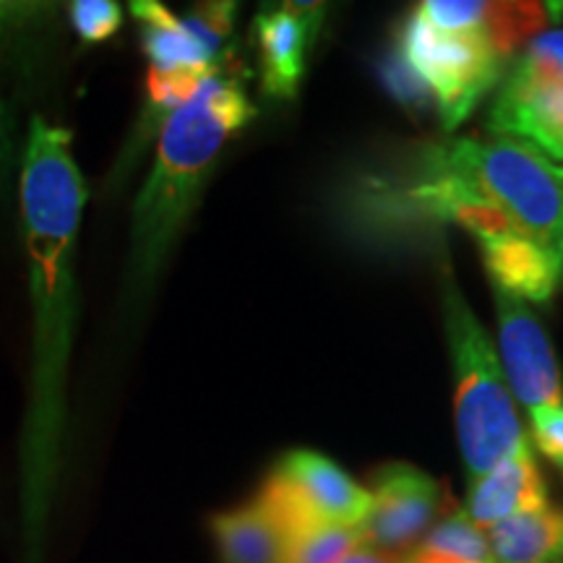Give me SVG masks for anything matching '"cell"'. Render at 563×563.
<instances>
[{
    "label": "cell",
    "mask_w": 563,
    "mask_h": 563,
    "mask_svg": "<svg viewBox=\"0 0 563 563\" xmlns=\"http://www.w3.org/2000/svg\"><path fill=\"white\" fill-rule=\"evenodd\" d=\"M87 201L89 188L74 157V133L34 115L24 133L19 175V230L32 308L30 378L19 443L24 563H42L60 477L70 355L81 313L76 272Z\"/></svg>",
    "instance_id": "1"
},
{
    "label": "cell",
    "mask_w": 563,
    "mask_h": 563,
    "mask_svg": "<svg viewBox=\"0 0 563 563\" xmlns=\"http://www.w3.org/2000/svg\"><path fill=\"white\" fill-rule=\"evenodd\" d=\"M245 74L232 63L214 68L186 104L173 112L154 144V159L131 207L115 311L129 332L150 311L173 251L191 222L228 141L253 121Z\"/></svg>",
    "instance_id": "2"
},
{
    "label": "cell",
    "mask_w": 563,
    "mask_h": 563,
    "mask_svg": "<svg viewBox=\"0 0 563 563\" xmlns=\"http://www.w3.org/2000/svg\"><path fill=\"white\" fill-rule=\"evenodd\" d=\"M449 173L496 207L511 228L563 266V165L530 141L493 133L433 144Z\"/></svg>",
    "instance_id": "3"
},
{
    "label": "cell",
    "mask_w": 563,
    "mask_h": 563,
    "mask_svg": "<svg viewBox=\"0 0 563 563\" xmlns=\"http://www.w3.org/2000/svg\"><path fill=\"white\" fill-rule=\"evenodd\" d=\"M441 308L452 352L456 439L464 473L473 483L530 439L496 350L449 272L441 279Z\"/></svg>",
    "instance_id": "4"
},
{
    "label": "cell",
    "mask_w": 563,
    "mask_h": 563,
    "mask_svg": "<svg viewBox=\"0 0 563 563\" xmlns=\"http://www.w3.org/2000/svg\"><path fill=\"white\" fill-rule=\"evenodd\" d=\"M394 42L433 91L446 131H454L504 76V60L483 30H439L418 9L402 21Z\"/></svg>",
    "instance_id": "5"
},
{
    "label": "cell",
    "mask_w": 563,
    "mask_h": 563,
    "mask_svg": "<svg viewBox=\"0 0 563 563\" xmlns=\"http://www.w3.org/2000/svg\"><path fill=\"white\" fill-rule=\"evenodd\" d=\"M258 498L292 540L319 527H361L373 504L368 488L313 449H292L282 456Z\"/></svg>",
    "instance_id": "6"
},
{
    "label": "cell",
    "mask_w": 563,
    "mask_h": 563,
    "mask_svg": "<svg viewBox=\"0 0 563 563\" xmlns=\"http://www.w3.org/2000/svg\"><path fill=\"white\" fill-rule=\"evenodd\" d=\"M488 125L530 141L555 162H563V32L540 34L511 68L493 102Z\"/></svg>",
    "instance_id": "7"
},
{
    "label": "cell",
    "mask_w": 563,
    "mask_h": 563,
    "mask_svg": "<svg viewBox=\"0 0 563 563\" xmlns=\"http://www.w3.org/2000/svg\"><path fill=\"white\" fill-rule=\"evenodd\" d=\"M371 511L361 525L363 545L399 555L433 530L441 506L439 481L407 462H391L376 470L371 485Z\"/></svg>",
    "instance_id": "8"
},
{
    "label": "cell",
    "mask_w": 563,
    "mask_h": 563,
    "mask_svg": "<svg viewBox=\"0 0 563 563\" xmlns=\"http://www.w3.org/2000/svg\"><path fill=\"white\" fill-rule=\"evenodd\" d=\"M493 300L498 313L501 368L514 402H522L530 415L548 407H563L559 361L543 323L525 300L514 298L501 287H493Z\"/></svg>",
    "instance_id": "9"
},
{
    "label": "cell",
    "mask_w": 563,
    "mask_h": 563,
    "mask_svg": "<svg viewBox=\"0 0 563 563\" xmlns=\"http://www.w3.org/2000/svg\"><path fill=\"white\" fill-rule=\"evenodd\" d=\"M323 16V3H277L256 11L251 37L256 45L264 97L277 102L295 100L306 79L308 53L319 37Z\"/></svg>",
    "instance_id": "10"
},
{
    "label": "cell",
    "mask_w": 563,
    "mask_h": 563,
    "mask_svg": "<svg viewBox=\"0 0 563 563\" xmlns=\"http://www.w3.org/2000/svg\"><path fill=\"white\" fill-rule=\"evenodd\" d=\"M545 506V481L534 462L532 443L527 441L490 473L470 483L464 511L481 530H490L517 514L540 511Z\"/></svg>",
    "instance_id": "11"
},
{
    "label": "cell",
    "mask_w": 563,
    "mask_h": 563,
    "mask_svg": "<svg viewBox=\"0 0 563 563\" xmlns=\"http://www.w3.org/2000/svg\"><path fill=\"white\" fill-rule=\"evenodd\" d=\"M146 58V74L207 79L214 66L203 47L186 30L180 16L157 0H133L129 5Z\"/></svg>",
    "instance_id": "12"
},
{
    "label": "cell",
    "mask_w": 563,
    "mask_h": 563,
    "mask_svg": "<svg viewBox=\"0 0 563 563\" xmlns=\"http://www.w3.org/2000/svg\"><path fill=\"white\" fill-rule=\"evenodd\" d=\"M63 13L58 3L0 0V76L24 84L34 68H45Z\"/></svg>",
    "instance_id": "13"
},
{
    "label": "cell",
    "mask_w": 563,
    "mask_h": 563,
    "mask_svg": "<svg viewBox=\"0 0 563 563\" xmlns=\"http://www.w3.org/2000/svg\"><path fill=\"white\" fill-rule=\"evenodd\" d=\"M211 538L222 563H287L292 538L262 498L214 514Z\"/></svg>",
    "instance_id": "14"
},
{
    "label": "cell",
    "mask_w": 563,
    "mask_h": 563,
    "mask_svg": "<svg viewBox=\"0 0 563 563\" xmlns=\"http://www.w3.org/2000/svg\"><path fill=\"white\" fill-rule=\"evenodd\" d=\"M490 285L501 287L514 298L530 302H548L559 285L561 269L543 249L527 241L519 232L477 241Z\"/></svg>",
    "instance_id": "15"
},
{
    "label": "cell",
    "mask_w": 563,
    "mask_h": 563,
    "mask_svg": "<svg viewBox=\"0 0 563 563\" xmlns=\"http://www.w3.org/2000/svg\"><path fill=\"white\" fill-rule=\"evenodd\" d=\"M496 563H563V511L545 506L488 530Z\"/></svg>",
    "instance_id": "16"
},
{
    "label": "cell",
    "mask_w": 563,
    "mask_h": 563,
    "mask_svg": "<svg viewBox=\"0 0 563 563\" xmlns=\"http://www.w3.org/2000/svg\"><path fill=\"white\" fill-rule=\"evenodd\" d=\"M405 563H496L488 532L481 530L467 511H454L405 555Z\"/></svg>",
    "instance_id": "17"
},
{
    "label": "cell",
    "mask_w": 563,
    "mask_h": 563,
    "mask_svg": "<svg viewBox=\"0 0 563 563\" xmlns=\"http://www.w3.org/2000/svg\"><path fill=\"white\" fill-rule=\"evenodd\" d=\"M559 19L553 3H485L481 30L493 53L509 60L527 40L543 32L548 21Z\"/></svg>",
    "instance_id": "18"
},
{
    "label": "cell",
    "mask_w": 563,
    "mask_h": 563,
    "mask_svg": "<svg viewBox=\"0 0 563 563\" xmlns=\"http://www.w3.org/2000/svg\"><path fill=\"white\" fill-rule=\"evenodd\" d=\"M238 3L230 0H209V3L191 5L183 13L180 21L194 34L196 42L203 47L214 66L232 63V32H235Z\"/></svg>",
    "instance_id": "19"
},
{
    "label": "cell",
    "mask_w": 563,
    "mask_h": 563,
    "mask_svg": "<svg viewBox=\"0 0 563 563\" xmlns=\"http://www.w3.org/2000/svg\"><path fill=\"white\" fill-rule=\"evenodd\" d=\"M378 79H382L384 89L397 100L402 108L410 112L412 118H422L435 110V97L428 89V84L415 74V68L407 63L405 53L399 51L397 42L386 47L382 58H378ZM439 112V110H435Z\"/></svg>",
    "instance_id": "20"
},
{
    "label": "cell",
    "mask_w": 563,
    "mask_h": 563,
    "mask_svg": "<svg viewBox=\"0 0 563 563\" xmlns=\"http://www.w3.org/2000/svg\"><path fill=\"white\" fill-rule=\"evenodd\" d=\"M361 545V527H319L292 540L287 563H340Z\"/></svg>",
    "instance_id": "21"
},
{
    "label": "cell",
    "mask_w": 563,
    "mask_h": 563,
    "mask_svg": "<svg viewBox=\"0 0 563 563\" xmlns=\"http://www.w3.org/2000/svg\"><path fill=\"white\" fill-rule=\"evenodd\" d=\"M66 19L81 45L95 47L121 32L123 9L115 0H74L66 5Z\"/></svg>",
    "instance_id": "22"
},
{
    "label": "cell",
    "mask_w": 563,
    "mask_h": 563,
    "mask_svg": "<svg viewBox=\"0 0 563 563\" xmlns=\"http://www.w3.org/2000/svg\"><path fill=\"white\" fill-rule=\"evenodd\" d=\"M21 154L24 136H19V115L9 97L0 95V214L11 207L13 194L19 196Z\"/></svg>",
    "instance_id": "23"
},
{
    "label": "cell",
    "mask_w": 563,
    "mask_h": 563,
    "mask_svg": "<svg viewBox=\"0 0 563 563\" xmlns=\"http://www.w3.org/2000/svg\"><path fill=\"white\" fill-rule=\"evenodd\" d=\"M532 439L538 452L563 473V407H548L530 415Z\"/></svg>",
    "instance_id": "24"
},
{
    "label": "cell",
    "mask_w": 563,
    "mask_h": 563,
    "mask_svg": "<svg viewBox=\"0 0 563 563\" xmlns=\"http://www.w3.org/2000/svg\"><path fill=\"white\" fill-rule=\"evenodd\" d=\"M340 563H405V559H399V555H391V553H384V551H376V548L361 545V548H355L352 553L344 555Z\"/></svg>",
    "instance_id": "25"
}]
</instances>
